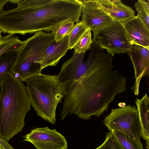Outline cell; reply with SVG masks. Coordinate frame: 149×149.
<instances>
[{"instance_id": "obj_1", "label": "cell", "mask_w": 149, "mask_h": 149, "mask_svg": "<svg viewBox=\"0 0 149 149\" xmlns=\"http://www.w3.org/2000/svg\"><path fill=\"white\" fill-rule=\"evenodd\" d=\"M90 49L87 71L65 89L61 120L69 114L85 120L98 118L116 95L127 90L126 78L114 69L113 56L93 42Z\"/></svg>"}, {"instance_id": "obj_2", "label": "cell", "mask_w": 149, "mask_h": 149, "mask_svg": "<svg viewBox=\"0 0 149 149\" xmlns=\"http://www.w3.org/2000/svg\"><path fill=\"white\" fill-rule=\"evenodd\" d=\"M82 9L79 0H22L16 8L0 12V29L12 35L52 32L66 21L79 22Z\"/></svg>"}, {"instance_id": "obj_3", "label": "cell", "mask_w": 149, "mask_h": 149, "mask_svg": "<svg viewBox=\"0 0 149 149\" xmlns=\"http://www.w3.org/2000/svg\"><path fill=\"white\" fill-rule=\"evenodd\" d=\"M0 88V137L8 143L22 131L31 104L26 86L12 73L6 74Z\"/></svg>"}, {"instance_id": "obj_4", "label": "cell", "mask_w": 149, "mask_h": 149, "mask_svg": "<svg viewBox=\"0 0 149 149\" xmlns=\"http://www.w3.org/2000/svg\"><path fill=\"white\" fill-rule=\"evenodd\" d=\"M26 83L31 105L37 115L44 120L55 124L57 105L65 94L64 87L58 75L41 73L32 76Z\"/></svg>"}, {"instance_id": "obj_5", "label": "cell", "mask_w": 149, "mask_h": 149, "mask_svg": "<svg viewBox=\"0 0 149 149\" xmlns=\"http://www.w3.org/2000/svg\"><path fill=\"white\" fill-rule=\"evenodd\" d=\"M54 37L52 32L46 33L40 31L24 41L18 52L12 73L22 81L26 82L32 76L41 73V55L54 41Z\"/></svg>"}, {"instance_id": "obj_6", "label": "cell", "mask_w": 149, "mask_h": 149, "mask_svg": "<svg viewBox=\"0 0 149 149\" xmlns=\"http://www.w3.org/2000/svg\"><path fill=\"white\" fill-rule=\"evenodd\" d=\"M93 42L113 56L127 53L134 45L121 22L113 20L106 26L95 31Z\"/></svg>"}, {"instance_id": "obj_7", "label": "cell", "mask_w": 149, "mask_h": 149, "mask_svg": "<svg viewBox=\"0 0 149 149\" xmlns=\"http://www.w3.org/2000/svg\"><path fill=\"white\" fill-rule=\"evenodd\" d=\"M103 122L110 132H119L135 141L141 143V125L135 106L127 104L124 107L112 109Z\"/></svg>"}, {"instance_id": "obj_8", "label": "cell", "mask_w": 149, "mask_h": 149, "mask_svg": "<svg viewBox=\"0 0 149 149\" xmlns=\"http://www.w3.org/2000/svg\"><path fill=\"white\" fill-rule=\"evenodd\" d=\"M24 141L32 143L36 149H67L65 137L56 129L37 127L25 135Z\"/></svg>"}, {"instance_id": "obj_9", "label": "cell", "mask_w": 149, "mask_h": 149, "mask_svg": "<svg viewBox=\"0 0 149 149\" xmlns=\"http://www.w3.org/2000/svg\"><path fill=\"white\" fill-rule=\"evenodd\" d=\"M82 5L81 21L93 31L110 23L113 20L102 7L97 0H79Z\"/></svg>"}, {"instance_id": "obj_10", "label": "cell", "mask_w": 149, "mask_h": 149, "mask_svg": "<svg viewBox=\"0 0 149 149\" xmlns=\"http://www.w3.org/2000/svg\"><path fill=\"white\" fill-rule=\"evenodd\" d=\"M84 55L74 53L62 65L58 75L65 89L83 75L88 69L89 61L87 59L84 61Z\"/></svg>"}, {"instance_id": "obj_11", "label": "cell", "mask_w": 149, "mask_h": 149, "mask_svg": "<svg viewBox=\"0 0 149 149\" xmlns=\"http://www.w3.org/2000/svg\"><path fill=\"white\" fill-rule=\"evenodd\" d=\"M127 53L132 61L134 72L135 81L131 89L135 95H138L141 79L149 76V49L134 45Z\"/></svg>"}, {"instance_id": "obj_12", "label": "cell", "mask_w": 149, "mask_h": 149, "mask_svg": "<svg viewBox=\"0 0 149 149\" xmlns=\"http://www.w3.org/2000/svg\"><path fill=\"white\" fill-rule=\"evenodd\" d=\"M134 45L149 49V29L136 16L121 22Z\"/></svg>"}, {"instance_id": "obj_13", "label": "cell", "mask_w": 149, "mask_h": 149, "mask_svg": "<svg viewBox=\"0 0 149 149\" xmlns=\"http://www.w3.org/2000/svg\"><path fill=\"white\" fill-rule=\"evenodd\" d=\"M69 49L68 35L59 41H54L51 43L41 55L42 69L49 66H56Z\"/></svg>"}, {"instance_id": "obj_14", "label": "cell", "mask_w": 149, "mask_h": 149, "mask_svg": "<svg viewBox=\"0 0 149 149\" xmlns=\"http://www.w3.org/2000/svg\"><path fill=\"white\" fill-rule=\"evenodd\" d=\"M102 7L115 21L123 22L135 16L134 10L120 0H97Z\"/></svg>"}, {"instance_id": "obj_15", "label": "cell", "mask_w": 149, "mask_h": 149, "mask_svg": "<svg viewBox=\"0 0 149 149\" xmlns=\"http://www.w3.org/2000/svg\"><path fill=\"white\" fill-rule=\"evenodd\" d=\"M134 102L136 106L141 125V137L146 141V148L149 149V97L146 93L140 99L136 98Z\"/></svg>"}, {"instance_id": "obj_16", "label": "cell", "mask_w": 149, "mask_h": 149, "mask_svg": "<svg viewBox=\"0 0 149 149\" xmlns=\"http://www.w3.org/2000/svg\"><path fill=\"white\" fill-rule=\"evenodd\" d=\"M18 54L17 52L11 51L0 56V87L6 74L8 72L12 73V69Z\"/></svg>"}, {"instance_id": "obj_17", "label": "cell", "mask_w": 149, "mask_h": 149, "mask_svg": "<svg viewBox=\"0 0 149 149\" xmlns=\"http://www.w3.org/2000/svg\"><path fill=\"white\" fill-rule=\"evenodd\" d=\"M24 43V41L20 40L18 37L11 34L3 36L0 42V56L9 51L19 52Z\"/></svg>"}, {"instance_id": "obj_18", "label": "cell", "mask_w": 149, "mask_h": 149, "mask_svg": "<svg viewBox=\"0 0 149 149\" xmlns=\"http://www.w3.org/2000/svg\"><path fill=\"white\" fill-rule=\"evenodd\" d=\"M110 132L112 133L123 149H143L141 143L135 141L119 132L116 131Z\"/></svg>"}, {"instance_id": "obj_19", "label": "cell", "mask_w": 149, "mask_h": 149, "mask_svg": "<svg viewBox=\"0 0 149 149\" xmlns=\"http://www.w3.org/2000/svg\"><path fill=\"white\" fill-rule=\"evenodd\" d=\"M91 31L88 29L82 35L73 48L74 53H84L90 49L93 42Z\"/></svg>"}, {"instance_id": "obj_20", "label": "cell", "mask_w": 149, "mask_h": 149, "mask_svg": "<svg viewBox=\"0 0 149 149\" xmlns=\"http://www.w3.org/2000/svg\"><path fill=\"white\" fill-rule=\"evenodd\" d=\"M137 12L136 16L149 29V1L139 0L135 4Z\"/></svg>"}, {"instance_id": "obj_21", "label": "cell", "mask_w": 149, "mask_h": 149, "mask_svg": "<svg viewBox=\"0 0 149 149\" xmlns=\"http://www.w3.org/2000/svg\"><path fill=\"white\" fill-rule=\"evenodd\" d=\"M88 29L81 21L75 24L68 35L69 49H72L80 38Z\"/></svg>"}, {"instance_id": "obj_22", "label": "cell", "mask_w": 149, "mask_h": 149, "mask_svg": "<svg viewBox=\"0 0 149 149\" xmlns=\"http://www.w3.org/2000/svg\"><path fill=\"white\" fill-rule=\"evenodd\" d=\"M74 23L72 20L66 21L54 29L52 32L54 35V41H59L68 35L74 26Z\"/></svg>"}, {"instance_id": "obj_23", "label": "cell", "mask_w": 149, "mask_h": 149, "mask_svg": "<svg viewBox=\"0 0 149 149\" xmlns=\"http://www.w3.org/2000/svg\"><path fill=\"white\" fill-rule=\"evenodd\" d=\"M95 149H123L112 132L107 133L105 140L98 147Z\"/></svg>"}, {"instance_id": "obj_24", "label": "cell", "mask_w": 149, "mask_h": 149, "mask_svg": "<svg viewBox=\"0 0 149 149\" xmlns=\"http://www.w3.org/2000/svg\"><path fill=\"white\" fill-rule=\"evenodd\" d=\"M0 145L5 149H14L8 143L3 139L0 137Z\"/></svg>"}, {"instance_id": "obj_25", "label": "cell", "mask_w": 149, "mask_h": 149, "mask_svg": "<svg viewBox=\"0 0 149 149\" xmlns=\"http://www.w3.org/2000/svg\"><path fill=\"white\" fill-rule=\"evenodd\" d=\"M10 0H0V12L3 10L4 6L7 3L9 2Z\"/></svg>"}, {"instance_id": "obj_26", "label": "cell", "mask_w": 149, "mask_h": 149, "mask_svg": "<svg viewBox=\"0 0 149 149\" xmlns=\"http://www.w3.org/2000/svg\"><path fill=\"white\" fill-rule=\"evenodd\" d=\"M22 0H10V2L17 4V5H18L22 1Z\"/></svg>"}, {"instance_id": "obj_27", "label": "cell", "mask_w": 149, "mask_h": 149, "mask_svg": "<svg viewBox=\"0 0 149 149\" xmlns=\"http://www.w3.org/2000/svg\"><path fill=\"white\" fill-rule=\"evenodd\" d=\"M118 105L119 107H124L126 105V104L125 103L121 102L119 103Z\"/></svg>"}, {"instance_id": "obj_28", "label": "cell", "mask_w": 149, "mask_h": 149, "mask_svg": "<svg viewBox=\"0 0 149 149\" xmlns=\"http://www.w3.org/2000/svg\"><path fill=\"white\" fill-rule=\"evenodd\" d=\"M2 32V31L1 29H0V42L2 40L3 38V36H2L1 35V33Z\"/></svg>"}, {"instance_id": "obj_29", "label": "cell", "mask_w": 149, "mask_h": 149, "mask_svg": "<svg viewBox=\"0 0 149 149\" xmlns=\"http://www.w3.org/2000/svg\"><path fill=\"white\" fill-rule=\"evenodd\" d=\"M0 149H5L0 145Z\"/></svg>"}]
</instances>
